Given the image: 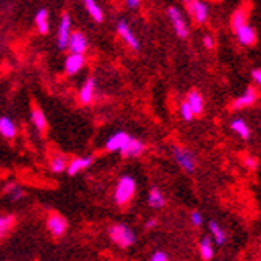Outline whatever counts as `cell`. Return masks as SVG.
I'll list each match as a JSON object with an SVG mask.
<instances>
[{
    "instance_id": "d4e9b609",
    "label": "cell",
    "mask_w": 261,
    "mask_h": 261,
    "mask_svg": "<svg viewBox=\"0 0 261 261\" xmlns=\"http://www.w3.org/2000/svg\"><path fill=\"white\" fill-rule=\"evenodd\" d=\"M85 8L89 13V16L94 20H96V22H102L103 20V11H102V8L96 2H94V0H86V2H85Z\"/></svg>"
},
{
    "instance_id": "f546056e",
    "label": "cell",
    "mask_w": 261,
    "mask_h": 261,
    "mask_svg": "<svg viewBox=\"0 0 261 261\" xmlns=\"http://www.w3.org/2000/svg\"><path fill=\"white\" fill-rule=\"evenodd\" d=\"M180 114H181V117H183L186 122H191L193 117H194V114L191 113V110H189V107L186 105V102H183L180 105Z\"/></svg>"
},
{
    "instance_id": "30bf717a",
    "label": "cell",
    "mask_w": 261,
    "mask_h": 261,
    "mask_svg": "<svg viewBox=\"0 0 261 261\" xmlns=\"http://www.w3.org/2000/svg\"><path fill=\"white\" fill-rule=\"evenodd\" d=\"M70 16L67 13H63L61 16V20H60V27H58V47L60 49H66L67 47V41H69V36H70Z\"/></svg>"
},
{
    "instance_id": "277c9868",
    "label": "cell",
    "mask_w": 261,
    "mask_h": 261,
    "mask_svg": "<svg viewBox=\"0 0 261 261\" xmlns=\"http://www.w3.org/2000/svg\"><path fill=\"white\" fill-rule=\"evenodd\" d=\"M168 14H169V19L172 22V27L177 33V36L180 38H186L188 36V25L185 22V17L181 16L180 10L177 7H169L168 8Z\"/></svg>"
},
{
    "instance_id": "9c48e42d",
    "label": "cell",
    "mask_w": 261,
    "mask_h": 261,
    "mask_svg": "<svg viewBox=\"0 0 261 261\" xmlns=\"http://www.w3.org/2000/svg\"><path fill=\"white\" fill-rule=\"evenodd\" d=\"M94 156H77V158H74V160H70L69 163H67V168H66V171H67V174L69 175H77L79 172H82V171H85V169H88L89 166L94 163Z\"/></svg>"
},
{
    "instance_id": "44dd1931",
    "label": "cell",
    "mask_w": 261,
    "mask_h": 261,
    "mask_svg": "<svg viewBox=\"0 0 261 261\" xmlns=\"http://www.w3.org/2000/svg\"><path fill=\"white\" fill-rule=\"evenodd\" d=\"M199 253H200L202 259H205V261H210L213 258V255H215L213 241H211V238H208V236H205V238L200 240V243H199Z\"/></svg>"
},
{
    "instance_id": "e575fe53",
    "label": "cell",
    "mask_w": 261,
    "mask_h": 261,
    "mask_svg": "<svg viewBox=\"0 0 261 261\" xmlns=\"http://www.w3.org/2000/svg\"><path fill=\"white\" fill-rule=\"evenodd\" d=\"M203 45L206 47V49H213V47H215V41H213L211 36H205L203 38Z\"/></svg>"
},
{
    "instance_id": "f1b7e54d",
    "label": "cell",
    "mask_w": 261,
    "mask_h": 261,
    "mask_svg": "<svg viewBox=\"0 0 261 261\" xmlns=\"http://www.w3.org/2000/svg\"><path fill=\"white\" fill-rule=\"evenodd\" d=\"M7 194L10 196L11 200H20L23 196H25V191H23V189H22L19 185L10 183V185L7 186Z\"/></svg>"
},
{
    "instance_id": "836d02e7",
    "label": "cell",
    "mask_w": 261,
    "mask_h": 261,
    "mask_svg": "<svg viewBox=\"0 0 261 261\" xmlns=\"http://www.w3.org/2000/svg\"><path fill=\"white\" fill-rule=\"evenodd\" d=\"M252 79H253V82H255L256 85L261 83V70H259L258 67L252 70Z\"/></svg>"
},
{
    "instance_id": "ba28073f",
    "label": "cell",
    "mask_w": 261,
    "mask_h": 261,
    "mask_svg": "<svg viewBox=\"0 0 261 261\" xmlns=\"http://www.w3.org/2000/svg\"><path fill=\"white\" fill-rule=\"evenodd\" d=\"M47 228H49V231L57 236V238H60V236L64 234V231L67 230V221L57 215V213H52V215L47 218Z\"/></svg>"
},
{
    "instance_id": "9a60e30c",
    "label": "cell",
    "mask_w": 261,
    "mask_h": 261,
    "mask_svg": "<svg viewBox=\"0 0 261 261\" xmlns=\"http://www.w3.org/2000/svg\"><path fill=\"white\" fill-rule=\"evenodd\" d=\"M94 94H96V80L94 79H88L85 82V85L82 86L80 92H79V100L83 105H89L94 100Z\"/></svg>"
},
{
    "instance_id": "2e32d148",
    "label": "cell",
    "mask_w": 261,
    "mask_h": 261,
    "mask_svg": "<svg viewBox=\"0 0 261 261\" xmlns=\"http://www.w3.org/2000/svg\"><path fill=\"white\" fill-rule=\"evenodd\" d=\"M236 32V38H238V41L243 44V45H252L256 42V32L253 27H250L249 23L247 25H243L240 27L238 30H234Z\"/></svg>"
},
{
    "instance_id": "e0dca14e",
    "label": "cell",
    "mask_w": 261,
    "mask_h": 261,
    "mask_svg": "<svg viewBox=\"0 0 261 261\" xmlns=\"http://www.w3.org/2000/svg\"><path fill=\"white\" fill-rule=\"evenodd\" d=\"M83 66H85V57L83 55H74V54H70L66 58V61H64V69H66V72L69 75L77 74Z\"/></svg>"
},
{
    "instance_id": "8992f818",
    "label": "cell",
    "mask_w": 261,
    "mask_h": 261,
    "mask_svg": "<svg viewBox=\"0 0 261 261\" xmlns=\"http://www.w3.org/2000/svg\"><path fill=\"white\" fill-rule=\"evenodd\" d=\"M185 5H186L189 14L196 19V22H199V23L206 22V19H208V7H206V4L199 2V0H191V2H185Z\"/></svg>"
},
{
    "instance_id": "484cf974",
    "label": "cell",
    "mask_w": 261,
    "mask_h": 261,
    "mask_svg": "<svg viewBox=\"0 0 261 261\" xmlns=\"http://www.w3.org/2000/svg\"><path fill=\"white\" fill-rule=\"evenodd\" d=\"M230 127H231V130H233L236 135H240L243 139H247V138L250 136V130H249L247 124H246L243 119H233L231 124H230Z\"/></svg>"
},
{
    "instance_id": "4dcf8cb0",
    "label": "cell",
    "mask_w": 261,
    "mask_h": 261,
    "mask_svg": "<svg viewBox=\"0 0 261 261\" xmlns=\"http://www.w3.org/2000/svg\"><path fill=\"white\" fill-rule=\"evenodd\" d=\"M189 219H191V224L194 227H200L202 222H203V216H202V213H199V211H193L191 216H189Z\"/></svg>"
},
{
    "instance_id": "d6986e66",
    "label": "cell",
    "mask_w": 261,
    "mask_h": 261,
    "mask_svg": "<svg viewBox=\"0 0 261 261\" xmlns=\"http://www.w3.org/2000/svg\"><path fill=\"white\" fill-rule=\"evenodd\" d=\"M35 22H36V29L41 35H47L49 33V11L45 8H41L36 16H35Z\"/></svg>"
},
{
    "instance_id": "8fae6325",
    "label": "cell",
    "mask_w": 261,
    "mask_h": 261,
    "mask_svg": "<svg viewBox=\"0 0 261 261\" xmlns=\"http://www.w3.org/2000/svg\"><path fill=\"white\" fill-rule=\"evenodd\" d=\"M130 139V135H127L125 132H117L114 135H111L105 144V149L108 152H121L122 147L127 144V141Z\"/></svg>"
},
{
    "instance_id": "4316f807",
    "label": "cell",
    "mask_w": 261,
    "mask_h": 261,
    "mask_svg": "<svg viewBox=\"0 0 261 261\" xmlns=\"http://www.w3.org/2000/svg\"><path fill=\"white\" fill-rule=\"evenodd\" d=\"M32 122L35 124V127H36L41 133L45 132V128H47V119H45L44 113H42L39 108H35V110L32 111Z\"/></svg>"
},
{
    "instance_id": "4fadbf2b",
    "label": "cell",
    "mask_w": 261,
    "mask_h": 261,
    "mask_svg": "<svg viewBox=\"0 0 261 261\" xmlns=\"http://www.w3.org/2000/svg\"><path fill=\"white\" fill-rule=\"evenodd\" d=\"M258 99V92L255 88H247L241 96L233 102V108L234 110H241V108H247L252 107Z\"/></svg>"
},
{
    "instance_id": "52a82bcc",
    "label": "cell",
    "mask_w": 261,
    "mask_h": 261,
    "mask_svg": "<svg viewBox=\"0 0 261 261\" xmlns=\"http://www.w3.org/2000/svg\"><path fill=\"white\" fill-rule=\"evenodd\" d=\"M116 29H117V33H119V36L125 41V44L128 47H132L133 50H138L139 49V41H138V38L135 36V33L132 32L130 25H128L125 20H119V22H117Z\"/></svg>"
},
{
    "instance_id": "603a6c76",
    "label": "cell",
    "mask_w": 261,
    "mask_h": 261,
    "mask_svg": "<svg viewBox=\"0 0 261 261\" xmlns=\"http://www.w3.org/2000/svg\"><path fill=\"white\" fill-rule=\"evenodd\" d=\"M67 168V156L63 153H55L50 160V169L55 174H61L64 172Z\"/></svg>"
},
{
    "instance_id": "5b68a950",
    "label": "cell",
    "mask_w": 261,
    "mask_h": 261,
    "mask_svg": "<svg viewBox=\"0 0 261 261\" xmlns=\"http://www.w3.org/2000/svg\"><path fill=\"white\" fill-rule=\"evenodd\" d=\"M66 49H69V50H70V54H74V55H83V54H85V50L88 49V41H86V36H85L82 32L70 33Z\"/></svg>"
},
{
    "instance_id": "d590c367",
    "label": "cell",
    "mask_w": 261,
    "mask_h": 261,
    "mask_svg": "<svg viewBox=\"0 0 261 261\" xmlns=\"http://www.w3.org/2000/svg\"><path fill=\"white\" fill-rule=\"evenodd\" d=\"M125 5H127L128 8L135 10V8H139V7H141V2H139V0H127Z\"/></svg>"
},
{
    "instance_id": "7a4b0ae2",
    "label": "cell",
    "mask_w": 261,
    "mask_h": 261,
    "mask_svg": "<svg viewBox=\"0 0 261 261\" xmlns=\"http://www.w3.org/2000/svg\"><path fill=\"white\" fill-rule=\"evenodd\" d=\"M108 236H110V240L117 244L119 247L122 249H127L130 246L135 244L136 241V236H135V231L125 225V224H114L108 228Z\"/></svg>"
},
{
    "instance_id": "8d00e7d4",
    "label": "cell",
    "mask_w": 261,
    "mask_h": 261,
    "mask_svg": "<svg viewBox=\"0 0 261 261\" xmlns=\"http://www.w3.org/2000/svg\"><path fill=\"white\" fill-rule=\"evenodd\" d=\"M155 225H156V219H155V218H152V219H149V221L146 222V228H147V230L153 228Z\"/></svg>"
},
{
    "instance_id": "7402d4cb",
    "label": "cell",
    "mask_w": 261,
    "mask_h": 261,
    "mask_svg": "<svg viewBox=\"0 0 261 261\" xmlns=\"http://www.w3.org/2000/svg\"><path fill=\"white\" fill-rule=\"evenodd\" d=\"M247 20H249V13L244 8H238L233 16H231V27L233 30H238L243 25H247Z\"/></svg>"
},
{
    "instance_id": "1f68e13d",
    "label": "cell",
    "mask_w": 261,
    "mask_h": 261,
    "mask_svg": "<svg viewBox=\"0 0 261 261\" xmlns=\"http://www.w3.org/2000/svg\"><path fill=\"white\" fill-rule=\"evenodd\" d=\"M149 261H168V253H164V252L158 250V252H155V253L150 256Z\"/></svg>"
},
{
    "instance_id": "6da1fadb",
    "label": "cell",
    "mask_w": 261,
    "mask_h": 261,
    "mask_svg": "<svg viewBox=\"0 0 261 261\" xmlns=\"http://www.w3.org/2000/svg\"><path fill=\"white\" fill-rule=\"evenodd\" d=\"M135 193H136V181L133 177L130 175H124L119 178L116 185V189H114V202L119 205V206H124L127 205L133 197H135Z\"/></svg>"
},
{
    "instance_id": "ac0fdd59",
    "label": "cell",
    "mask_w": 261,
    "mask_h": 261,
    "mask_svg": "<svg viewBox=\"0 0 261 261\" xmlns=\"http://www.w3.org/2000/svg\"><path fill=\"white\" fill-rule=\"evenodd\" d=\"M0 135L5 136L7 139H13L17 135L16 124L10 119V117H7V116L0 117Z\"/></svg>"
},
{
    "instance_id": "cb8c5ba5",
    "label": "cell",
    "mask_w": 261,
    "mask_h": 261,
    "mask_svg": "<svg viewBox=\"0 0 261 261\" xmlns=\"http://www.w3.org/2000/svg\"><path fill=\"white\" fill-rule=\"evenodd\" d=\"M208 228H210L211 234L215 236V243H216L218 246H222V244L227 241V234H225V231L218 225L216 221H211V222L208 224Z\"/></svg>"
},
{
    "instance_id": "ffe728a7",
    "label": "cell",
    "mask_w": 261,
    "mask_h": 261,
    "mask_svg": "<svg viewBox=\"0 0 261 261\" xmlns=\"http://www.w3.org/2000/svg\"><path fill=\"white\" fill-rule=\"evenodd\" d=\"M147 203L150 208L153 210H160L166 205V199L163 196V193L160 191L158 188H152L149 191V197H147Z\"/></svg>"
},
{
    "instance_id": "5bb4252c",
    "label": "cell",
    "mask_w": 261,
    "mask_h": 261,
    "mask_svg": "<svg viewBox=\"0 0 261 261\" xmlns=\"http://www.w3.org/2000/svg\"><path fill=\"white\" fill-rule=\"evenodd\" d=\"M186 105L189 107V110H191L194 116H200L203 113V105H205L202 94L199 91H191L186 97Z\"/></svg>"
},
{
    "instance_id": "d6a6232c",
    "label": "cell",
    "mask_w": 261,
    "mask_h": 261,
    "mask_svg": "<svg viewBox=\"0 0 261 261\" xmlns=\"http://www.w3.org/2000/svg\"><path fill=\"white\" fill-rule=\"evenodd\" d=\"M244 163H246V166H247L249 169H256V166H258L256 158H253V156H246Z\"/></svg>"
},
{
    "instance_id": "3957f363",
    "label": "cell",
    "mask_w": 261,
    "mask_h": 261,
    "mask_svg": "<svg viewBox=\"0 0 261 261\" xmlns=\"http://www.w3.org/2000/svg\"><path fill=\"white\" fill-rule=\"evenodd\" d=\"M172 155H174V160L177 161V164L180 168L186 172H194L196 168H197V161H196V156L193 152H189L188 149L181 147V146H174L172 147Z\"/></svg>"
},
{
    "instance_id": "83f0119b",
    "label": "cell",
    "mask_w": 261,
    "mask_h": 261,
    "mask_svg": "<svg viewBox=\"0 0 261 261\" xmlns=\"http://www.w3.org/2000/svg\"><path fill=\"white\" fill-rule=\"evenodd\" d=\"M14 222H16V219L11 215L0 216V238H4V236L11 230V227L14 225Z\"/></svg>"
},
{
    "instance_id": "7c38bea8",
    "label": "cell",
    "mask_w": 261,
    "mask_h": 261,
    "mask_svg": "<svg viewBox=\"0 0 261 261\" xmlns=\"http://www.w3.org/2000/svg\"><path fill=\"white\" fill-rule=\"evenodd\" d=\"M144 150H146L144 142L130 136V139L127 141V144H125V146L122 147V150H121V155H122V156H127V158H132V156H139V155H142V153H144Z\"/></svg>"
}]
</instances>
